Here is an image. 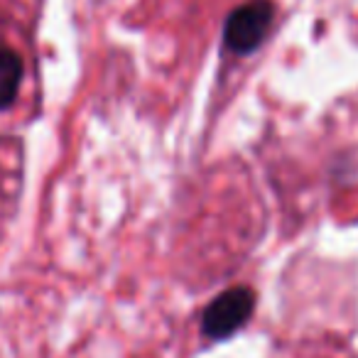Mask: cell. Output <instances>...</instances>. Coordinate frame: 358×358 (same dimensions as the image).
<instances>
[{"instance_id":"2","label":"cell","mask_w":358,"mask_h":358,"mask_svg":"<svg viewBox=\"0 0 358 358\" xmlns=\"http://www.w3.org/2000/svg\"><path fill=\"white\" fill-rule=\"evenodd\" d=\"M255 309V294L250 287H231L221 292L204 309L201 329L209 338H226L238 331Z\"/></svg>"},{"instance_id":"1","label":"cell","mask_w":358,"mask_h":358,"mask_svg":"<svg viewBox=\"0 0 358 358\" xmlns=\"http://www.w3.org/2000/svg\"><path fill=\"white\" fill-rule=\"evenodd\" d=\"M275 20V6L270 0H248L236 8L224 27V45L234 55H250L263 45Z\"/></svg>"},{"instance_id":"3","label":"cell","mask_w":358,"mask_h":358,"mask_svg":"<svg viewBox=\"0 0 358 358\" xmlns=\"http://www.w3.org/2000/svg\"><path fill=\"white\" fill-rule=\"evenodd\" d=\"M22 84V59L10 47H0V108L17 99Z\"/></svg>"}]
</instances>
